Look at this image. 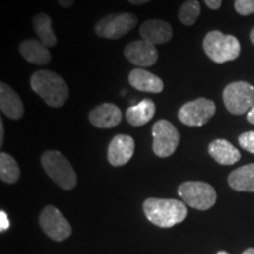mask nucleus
<instances>
[{
	"instance_id": "nucleus-31",
	"label": "nucleus",
	"mask_w": 254,
	"mask_h": 254,
	"mask_svg": "<svg viewBox=\"0 0 254 254\" xmlns=\"http://www.w3.org/2000/svg\"><path fill=\"white\" fill-rule=\"evenodd\" d=\"M129 2H131L132 5H144V4H147V2H150L151 0H128Z\"/></svg>"
},
{
	"instance_id": "nucleus-5",
	"label": "nucleus",
	"mask_w": 254,
	"mask_h": 254,
	"mask_svg": "<svg viewBox=\"0 0 254 254\" xmlns=\"http://www.w3.org/2000/svg\"><path fill=\"white\" fill-rule=\"evenodd\" d=\"M178 194L186 205L200 211L213 207L217 201V192L214 187L202 182L183 183L178 187Z\"/></svg>"
},
{
	"instance_id": "nucleus-24",
	"label": "nucleus",
	"mask_w": 254,
	"mask_h": 254,
	"mask_svg": "<svg viewBox=\"0 0 254 254\" xmlns=\"http://www.w3.org/2000/svg\"><path fill=\"white\" fill-rule=\"evenodd\" d=\"M236 11L241 15H250L254 13V0H236Z\"/></svg>"
},
{
	"instance_id": "nucleus-15",
	"label": "nucleus",
	"mask_w": 254,
	"mask_h": 254,
	"mask_svg": "<svg viewBox=\"0 0 254 254\" xmlns=\"http://www.w3.org/2000/svg\"><path fill=\"white\" fill-rule=\"evenodd\" d=\"M0 110L12 120H19L24 117L25 109L17 92L7 84H0Z\"/></svg>"
},
{
	"instance_id": "nucleus-2",
	"label": "nucleus",
	"mask_w": 254,
	"mask_h": 254,
	"mask_svg": "<svg viewBox=\"0 0 254 254\" xmlns=\"http://www.w3.org/2000/svg\"><path fill=\"white\" fill-rule=\"evenodd\" d=\"M144 213L155 226L170 228L185 220L187 208L177 199L148 198L144 201Z\"/></svg>"
},
{
	"instance_id": "nucleus-7",
	"label": "nucleus",
	"mask_w": 254,
	"mask_h": 254,
	"mask_svg": "<svg viewBox=\"0 0 254 254\" xmlns=\"http://www.w3.org/2000/svg\"><path fill=\"white\" fill-rule=\"evenodd\" d=\"M224 104L228 112L240 116L249 112L254 104V87L246 81H236L225 87Z\"/></svg>"
},
{
	"instance_id": "nucleus-3",
	"label": "nucleus",
	"mask_w": 254,
	"mask_h": 254,
	"mask_svg": "<svg viewBox=\"0 0 254 254\" xmlns=\"http://www.w3.org/2000/svg\"><path fill=\"white\" fill-rule=\"evenodd\" d=\"M41 165L47 176L63 190H73L77 185V173L65 155L58 151H46L41 155Z\"/></svg>"
},
{
	"instance_id": "nucleus-34",
	"label": "nucleus",
	"mask_w": 254,
	"mask_h": 254,
	"mask_svg": "<svg viewBox=\"0 0 254 254\" xmlns=\"http://www.w3.org/2000/svg\"><path fill=\"white\" fill-rule=\"evenodd\" d=\"M218 254H228V253L225 252V251H221V252H218Z\"/></svg>"
},
{
	"instance_id": "nucleus-25",
	"label": "nucleus",
	"mask_w": 254,
	"mask_h": 254,
	"mask_svg": "<svg viewBox=\"0 0 254 254\" xmlns=\"http://www.w3.org/2000/svg\"><path fill=\"white\" fill-rule=\"evenodd\" d=\"M239 144L244 150L254 154V131L243 133L239 136Z\"/></svg>"
},
{
	"instance_id": "nucleus-17",
	"label": "nucleus",
	"mask_w": 254,
	"mask_h": 254,
	"mask_svg": "<svg viewBox=\"0 0 254 254\" xmlns=\"http://www.w3.org/2000/svg\"><path fill=\"white\" fill-rule=\"evenodd\" d=\"M19 52L25 60L34 65H47L52 59L49 47L44 45L40 40L36 39L23 41L19 46Z\"/></svg>"
},
{
	"instance_id": "nucleus-4",
	"label": "nucleus",
	"mask_w": 254,
	"mask_h": 254,
	"mask_svg": "<svg viewBox=\"0 0 254 254\" xmlns=\"http://www.w3.org/2000/svg\"><path fill=\"white\" fill-rule=\"evenodd\" d=\"M202 46L208 58L217 64L236 60L241 51L240 43L236 37L227 36L219 31L208 32Z\"/></svg>"
},
{
	"instance_id": "nucleus-32",
	"label": "nucleus",
	"mask_w": 254,
	"mask_h": 254,
	"mask_svg": "<svg viewBox=\"0 0 254 254\" xmlns=\"http://www.w3.org/2000/svg\"><path fill=\"white\" fill-rule=\"evenodd\" d=\"M243 254H254V249H247L246 251H244Z\"/></svg>"
},
{
	"instance_id": "nucleus-10",
	"label": "nucleus",
	"mask_w": 254,
	"mask_h": 254,
	"mask_svg": "<svg viewBox=\"0 0 254 254\" xmlns=\"http://www.w3.org/2000/svg\"><path fill=\"white\" fill-rule=\"evenodd\" d=\"M41 230L55 241H64L72 234V227L62 212L55 206L49 205L41 212L39 218Z\"/></svg>"
},
{
	"instance_id": "nucleus-33",
	"label": "nucleus",
	"mask_w": 254,
	"mask_h": 254,
	"mask_svg": "<svg viewBox=\"0 0 254 254\" xmlns=\"http://www.w3.org/2000/svg\"><path fill=\"white\" fill-rule=\"evenodd\" d=\"M250 37H251V41H252V44L254 45V28L252 31H251V34H250Z\"/></svg>"
},
{
	"instance_id": "nucleus-21",
	"label": "nucleus",
	"mask_w": 254,
	"mask_h": 254,
	"mask_svg": "<svg viewBox=\"0 0 254 254\" xmlns=\"http://www.w3.org/2000/svg\"><path fill=\"white\" fill-rule=\"evenodd\" d=\"M32 25H33V30L36 31L38 38L44 45L49 49L57 45V37L52 28V19L49 14H36L32 20Z\"/></svg>"
},
{
	"instance_id": "nucleus-8",
	"label": "nucleus",
	"mask_w": 254,
	"mask_h": 254,
	"mask_svg": "<svg viewBox=\"0 0 254 254\" xmlns=\"http://www.w3.org/2000/svg\"><path fill=\"white\" fill-rule=\"evenodd\" d=\"M153 152L159 158H168L177 151L180 141L179 131L168 120H159L152 128Z\"/></svg>"
},
{
	"instance_id": "nucleus-29",
	"label": "nucleus",
	"mask_w": 254,
	"mask_h": 254,
	"mask_svg": "<svg viewBox=\"0 0 254 254\" xmlns=\"http://www.w3.org/2000/svg\"><path fill=\"white\" fill-rule=\"evenodd\" d=\"M247 120L254 125V104H253V106L251 107V110L249 111V112H247Z\"/></svg>"
},
{
	"instance_id": "nucleus-23",
	"label": "nucleus",
	"mask_w": 254,
	"mask_h": 254,
	"mask_svg": "<svg viewBox=\"0 0 254 254\" xmlns=\"http://www.w3.org/2000/svg\"><path fill=\"white\" fill-rule=\"evenodd\" d=\"M201 13V6L198 0H186L184 4L180 6L179 17L180 23L185 26H192L198 20L199 15Z\"/></svg>"
},
{
	"instance_id": "nucleus-9",
	"label": "nucleus",
	"mask_w": 254,
	"mask_h": 254,
	"mask_svg": "<svg viewBox=\"0 0 254 254\" xmlns=\"http://www.w3.org/2000/svg\"><path fill=\"white\" fill-rule=\"evenodd\" d=\"M215 114V104L206 98L185 103L178 112L180 123L190 127H200L207 124Z\"/></svg>"
},
{
	"instance_id": "nucleus-19",
	"label": "nucleus",
	"mask_w": 254,
	"mask_h": 254,
	"mask_svg": "<svg viewBox=\"0 0 254 254\" xmlns=\"http://www.w3.org/2000/svg\"><path fill=\"white\" fill-rule=\"evenodd\" d=\"M155 104L151 99H144L126 110V119L132 126H144L153 119Z\"/></svg>"
},
{
	"instance_id": "nucleus-13",
	"label": "nucleus",
	"mask_w": 254,
	"mask_h": 254,
	"mask_svg": "<svg viewBox=\"0 0 254 254\" xmlns=\"http://www.w3.org/2000/svg\"><path fill=\"white\" fill-rule=\"evenodd\" d=\"M88 119L98 128H113L122 123L123 113L117 105L104 103L91 111Z\"/></svg>"
},
{
	"instance_id": "nucleus-30",
	"label": "nucleus",
	"mask_w": 254,
	"mask_h": 254,
	"mask_svg": "<svg viewBox=\"0 0 254 254\" xmlns=\"http://www.w3.org/2000/svg\"><path fill=\"white\" fill-rule=\"evenodd\" d=\"M4 132H5L4 123L0 122V145H2V142H4Z\"/></svg>"
},
{
	"instance_id": "nucleus-16",
	"label": "nucleus",
	"mask_w": 254,
	"mask_h": 254,
	"mask_svg": "<svg viewBox=\"0 0 254 254\" xmlns=\"http://www.w3.org/2000/svg\"><path fill=\"white\" fill-rule=\"evenodd\" d=\"M128 82L135 90L148 93H160L164 90L163 80L144 68L132 69L128 75Z\"/></svg>"
},
{
	"instance_id": "nucleus-26",
	"label": "nucleus",
	"mask_w": 254,
	"mask_h": 254,
	"mask_svg": "<svg viewBox=\"0 0 254 254\" xmlns=\"http://www.w3.org/2000/svg\"><path fill=\"white\" fill-rule=\"evenodd\" d=\"M9 227V221L7 218V214L4 211L0 212V231L5 232Z\"/></svg>"
},
{
	"instance_id": "nucleus-11",
	"label": "nucleus",
	"mask_w": 254,
	"mask_h": 254,
	"mask_svg": "<svg viewBox=\"0 0 254 254\" xmlns=\"http://www.w3.org/2000/svg\"><path fill=\"white\" fill-rule=\"evenodd\" d=\"M124 55L129 63L138 67H150L158 60L157 47L144 39L129 43L124 50Z\"/></svg>"
},
{
	"instance_id": "nucleus-20",
	"label": "nucleus",
	"mask_w": 254,
	"mask_h": 254,
	"mask_svg": "<svg viewBox=\"0 0 254 254\" xmlns=\"http://www.w3.org/2000/svg\"><path fill=\"white\" fill-rule=\"evenodd\" d=\"M228 185L239 192H254V164L234 170L228 176Z\"/></svg>"
},
{
	"instance_id": "nucleus-1",
	"label": "nucleus",
	"mask_w": 254,
	"mask_h": 254,
	"mask_svg": "<svg viewBox=\"0 0 254 254\" xmlns=\"http://www.w3.org/2000/svg\"><path fill=\"white\" fill-rule=\"evenodd\" d=\"M30 84L33 92L53 109H59L68 100L69 90L67 84L56 72L47 69L34 72Z\"/></svg>"
},
{
	"instance_id": "nucleus-27",
	"label": "nucleus",
	"mask_w": 254,
	"mask_h": 254,
	"mask_svg": "<svg viewBox=\"0 0 254 254\" xmlns=\"http://www.w3.org/2000/svg\"><path fill=\"white\" fill-rule=\"evenodd\" d=\"M204 1L205 4L207 5V7L211 9L220 8V6L222 4V0H204Z\"/></svg>"
},
{
	"instance_id": "nucleus-12",
	"label": "nucleus",
	"mask_w": 254,
	"mask_h": 254,
	"mask_svg": "<svg viewBox=\"0 0 254 254\" xmlns=\"http://www.w3.org/2000/svg\"><path fill=\"white\" fill-rule=\"evenodd\" d=\"M135 144L132 136L118 134L111 140L107 151V159L112 166H124L131 160L134 154Z\"/></svg>"
},
{
	"instance_id": "nucleus-18",
	"label": "nucleus",
	"mask_w": 254,
	"mask_h": 254,
	"mask_svg": "<svg viewBox=\"0 0 254 254\" xmlns=\"http://www.w3.org/2000/svg\"><path fill=\"white\" fill-rule=\"evenodd\" d=\"M208 153L218 164L225 166L238 163L241 158L240 152L225 139H217L212 141L208 146Z\"/></svg>"
},
{
	"instance_id": "nucleus-14",
	"label": "nucleus",
	"mask_w": 254,
	"mask_h": 254,
	"mask_svg": "<svg viewBox=\"0 0 254 254\" xmlns=\"http://www.w3.org/2000/svg\"><path fill=\"white\" fill-rule=\"evenodd\" d=\"M140 36L153 45H160L172 39L173 30L170 23L160 19H150L140 26Z\"/></svg>"
},
{
	"instance_id": "nucleus-28",
	"label": "nucleus",
	"mask_w": 254,
	"mask_h": 254,
	"mask_svg": "<svg viewBox=\"0 0 254 254\" xmlns=\"http://www.w3.org/2000/svg\"><path fill=\"white\" fill-rule=\"evenodd\" d=\"M57 1L64 8H69L74 4V0H57Z\"/></svg>"
},
{
	"instance_id": "nucleus-6",
	"label": "nucleus",
	"mask_w": 254,
	"mask_h": 254,
	"mask_svg": "<svg viewBox=\"0 0 254 254\" xmlns=\"http://www.w3.org/2000/svg\"><path fill=\"white\" fill-rule=\"evenodd\" d=\"M138 18L133 13L124 12L118 14H107L97 21L95 34L105 39H120L136 26Z\"/></svg>"
},
{
	"instance_id": "nucleus-22",
	"label": "nucleus",
	"mask_w": 254,
	"mask_h": 254,
	"mask_svg": "<svg viewBox=\"0 0 254 254\" xmlns=\"http://www.w3.org/2000/svg\"><path fill=\"white\" fill-rule=\"evenodd\" d=\"M20 178V168L15 159L8 153L0 154V179L6 184L17 183Z\"/></svg>"
}]
</instances>
